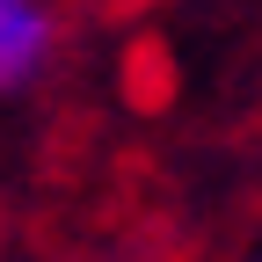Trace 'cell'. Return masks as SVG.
Here are the masks:
<instances>
[{"mask_svg":"<svg viewBox=\"0 0 262 262\" xmlns=\"http://www.w3.org/2000/svg\"><path fill=\"white\" fill-rule=\"evenodd\" d=\"M44 58H51L44 0H0V88H22Z\"/></svg>","mask_w":262,"mask_h":262,"instance_id":"cell-1","label":"cell"}]
</instances>
